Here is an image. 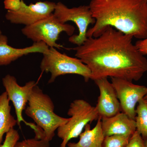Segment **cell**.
I'll return each instance as SVG.
<instances>
[{
  "instance_id": "obj_15",
  "label": "cell",
  "mask_w": 147,
  "mask_h": 147,
  "mask_svg": "<svg viewBox=\"0 0 147 147\" xmlns=\"http://www.w3.org/2000/svg\"><path fill=\"white\" fill-rule=\"evenodd\" d=\"M9 101L6 92L0 95V146L4 135L17 124V119L11 113Z\"/></svg>"
},
{
  "instance_id": "obj_8",
  "label": "cell",
  "mask_w": 147,
  "mask_h": 147,
  "mask_svg": "<svg viewBox=\"0 0 147 147\" xmlns=\"http://www.w3.org/2000/svg\"><path fill=\"white\" fill-rule=\"evenodd\" d=\"M2 83L9 100L12 102L14 106L17 124L20 126L21 123L23 122L33 129L36 138L40 139L42 136V129L34 123L26 121L23 116V112L26 107L29 96L36 83L34 81H30L22 86L18 84L16 78L10 74H7L3 78Z\"/></svg>"
},
{
  "instance_id": "obj_19",
  "label": "cell",
  "mask_w": 147,
  "mask_h": 147,
  "mask_svg": "<svg viewBox=\"0 0 147 147\" xmlns=\"http://www.w3.org/2000/svg\"><path fill=\"white\" fill-rule=\"evenodd\" d=\"M19 139L20 135L18 131L11 129L6 134L5 139L0 147H14Z\"/></svg>"
},
{
  "instance_id": "obj_10",
  "label": "cell",
  "mask_w": 147,
  "mask_h": 147,
  "mask_svg": "<svg viewBox=\"0 0 147 147\" xmlns=\"http://www.w3.org/2000/svg\"><path fill=\"white\" fill-rule=\"evenodd\" d=\"M56 4L53 2L45 1L28 5L22 0L20 9L16 11H7L5 18L12 24L30 26L53 13Z\"/></svg>"
},
{
  "instance_id": "obj_20",
  "label": "cell",
  "mask_w": 147,
  "mask_h": 147,
  "mask_svg": "<svg viewBox=\"0 0 147 147\" xmlns=\"http://www.w3.org/2000/svg\"><path fill=\"white\" fill-rule=\"evenodd\" d=\"M125 147H146L144 140L141 134L136 130L130 138L128 144Z\"/></svg>"
},
{
  "instance_id": "obj_4",
  "label": "cell",
  "mask_w": 147,
  "mask_h": 147,
  "mask_svg": "<svg viewBox=\"0 0 147 147\" xmlns=\"http://www.w3.org/2000/svg\"><path fill=\"white\" fill-rule=\"evenodd\" d=\"M42 55L40 68L42 71L51 74L49 84L53 83L58 76L67 74L82 76L86 82L91 79V71L80 59L62 54L53 47H49Z\"/></svg>"
},
{
  "instance_id": "obj_26",
  "label": "cell",
  "mask_w": 147,
  "mask_h": 147,
  "mask_svg": "<svg viewBox=\"0 0 147 147\" xmlns=\"http://www.w3.org/2000/svg\"><path fill=\"white\" fill-rule=\"evenodd\" d=\"M146 1H147V0H146Z\"/></svg>"
},
{
  "instance_id": "obj_6",
  "label": "cell",
  "mask_w": 147,
  "mask_h": 147,
  "mask_svg": "<svg viewBox=\"0 0 147 147\" xmlns=\"http://www.w3.org/2000/svg\"><path fill=\"white\" fill-rule=\"evenodd\" d=\"M74 31L75 28L73 26L62 24L53 13L22 29V33L34 42H42L48 47L59 49L63 46L56 42L61 33L65 32L68 36H71Z\"/></svg>"
},
{
  "instance_id": "obj_16",
  "label": "cell",
  "mask_w": 147,
  "mask_h": 147,
  "mask_svg": "<svg viewBox=\"0 0 147 147\" xmlns=\"http://www.w3.org/2000/svg\"><path fill=\"white\" fill-rule=\"evenodd\" d=\"M136 113V130L143 139H147V103L144 98L138 102Z\"/></svg>"
},
{
  "instance_id": "obj_3",
  "label": "cell",
  "mask_w": 147,
  "mask_h": 147,
  "mask_svg": "<svg viewBox=\"0 0 147 147\" xmlns=\"http://www.w3.org/2000/svg\"><path fill=\"white\" fill-rule=\"evenodd\" d=\"M54 109L55 105L51 98L36 84L29 96L25 113L43 131L44 139L50 142L54 138L55 131L69 119V118L58 115Z\"/></svg>"
},
{
  "instance_id": "obj_7",
  "label": "cell",
  "mask_w": 147,
  "mask_h": 147,
  "mask_svg": "<svg viewBox=\"0 0 147 147\" xmlns=\"http://www.w3.org/2000/svg\"><path fill=\"white\" fill-rule=\"evenodd\" d=\"M53 13L62 24L71 21L76 24L79 30V34L69 37V41L77 46L83 45L86 40L88 27L90 24H94L96 22L89 5L68 8L62 3L59 2L56 4Z\"/></svg>"
},
{
  "instance_id": "obj_14",
  "label": "cell",
  "mask_w": 147,
  "mask_h": 147,
  "mask_svg": "<svg viewBox=\"0 0 147 147\" xmlns=\"http://www.w3.org/2000/svg\"><path fill=\"white\" fill-rule=\"evenodd\" d=\"M105 136L102 132L101 118L99 117L95 126L91 129L90 125L88 124L84 132L79 136L77 143L69 142L67 147H102Z\"/></svg>"
},
{
  "instance_id": "obj_17",
  "label": "cell",
  "mask_w": 147,
  "mask_h": 147,
  "mask_svg": "<svg viewBox=\"0 0 147 147\" xmlns=\"http://www.w3.org/2000/svg\"><path fill=\"white\" fill-rule=\"evenodd\" d=\"M131 137L123 135H112L104 138L102 147H125Z\"/></svg>"
},
{
  "instance_id": "obj_18",
  "label": "cell",
  "mask_w": 147,
  "mask_h": 147,
  "mask_svg": "<svg viewBox=\"0 0 147 147\" xmlns=\"http://www.w3.org/2000/svg\"><path fill=\"white\" fill-rule=\"evenodd\" d=\"M14 147H50V142L36 138L25 139L16 143Z\"/></svg>"
},
{
  "instance_id": "obj_22",
  "label": "cell",
  "mask_w": 147,
  "mask_h": 147,
  "mask_svg": "<svg viewBox=\"0 0 147 147\" xmlns=\"http://www.w3.org/2000/svg\"><path fill=\"white\" fill-rule=\"evenodd\" d=\"M135 45L140 53L144 55H147V37L137 40Z\"/></svg>"
},
{
  "instance_id": "obj_25",
  "label": "cell",
  "mask_w": 147,
  "mask_h": 147,
  "mask_svg": "<svg viewBox=\"0 0 147 147\" xmlns=\"http://www.w3.org/2000/svg\"><path fill=\"white\" fill-rule=\"evenodd\" d=\"M1 34H2L1 31V30H0V35H1Z\"/></svg>"
},
{
  "instance_id": "obj_2",
  "label": "cell",
  "mask_w": 147,
  "mask_h": 147,
  "mask_svg": "<svg viewBox=\"0 0 147 147\" xmlns=\"http://www.w3.org/2000/svg\"><path fill=\"white\" fill-rule=\"evenodd\" d=\"M89 5L96 22L87 37H97L108 26L139 40L147 37L146 0H91Z\"/></svg>"
},
{
  "instance_id": "obj_24",
  "label": "cell",
  "mask_w": 147,
  "mask_h": 147,
  "mask_svg": "<svg viewBox=\"0 0 147 147\" xmlns=\"http://www.w3.org/2000/svg\"><path fill=\"white\" fill-rule=\"evenodd\" d=\"M145 141V144H146V147H147V139H144Z\"/></svg>"
},
{
  "instance_id": "obj_12",
  "label": "cell",
  "mask_w": 147,
  "mask_h": 147,
  "mask_svg": "<svg viewBox=\"0 0 147 147\" xmlns=\"http://www.w3.org/2000/svg\"><path fill=\"white\" fill-rule=\"evenodd\" d=\"M49 47L42 42H34L31 46L23 48H16L8 44L6 36L0 35V66L7 65L24 55L30 53L45 54Z\"/></svg>"
},
{
  "instance_id": "obj_9",
  "label": "cell",
  "mask_w": 147,
  "mask_h": 147,
  "mask_svg": "<svg viewBox=\"0 0 147 147\" xmlns=\"http://www.w3.org/2000/svg\"><path fill=\"white\" fill-rule=\"evenodd\" d=\"M111 83L115 90L122 112L135 120L136 105L147 94V87L119 78H111Z\"/></svg>"
},
{
  "instance_id": "obj_11",
  "label": "cell",
  "mask_w": 147,
  "mask_h": 147,
  "mask_svg": "<svg viewBox=\"0 0 147 147\" xmlns=\"http://www.w3.org/2000/svg\"><path fill=\"white\" fill-rule=\"evenodd\" d=\"M100 91L96 107L99 117L108 118L121 112L120 104L115 90L108 78H99L94 80Z\"/></svg>"
},
{
  "instance_id": "obj_21",
  "label": "cell",
  "mask_w": 147,
  "mask_h": 147,
  "mask_svg": "<svg viewBox=\"0 0 147 147\" xmlns=\"http://www.w3.org/2000/svg\"><path fill=\"white\" fill-rule=\"evenodd\" d=\"M22 0H4L5 8L7 11H16L21 8Z\"/></svg>"
},
{
  "instance_id": "obj_5",
  "label": "cell",
  "mask_w": 147,
  "mask_h": 147,
  "mask_svg": "<svg viewBox=\"0 0 147 147\" xmlns=\"http://www.w3.org/2000/svg\"><path fill=\"white\" fill-rule=\"evenodd\" d=\"M67 115L71 117L69 120L57 129L58 137L62 140L60 147H66L71 139L80 136L88 124L97 120L99 117L96 107L83 99L74 100Z\"/></svg>"
},
{
  "instance_id": "obj_23",
  "label": "cell",
  "mask_w": 147,
  "mask_h": 147,
  "mask_svg": "<svg viewBox=\"0 0 147 147\" xmlns=\"http://www.w3.org/2000/svg\"><path fill=\"white\" fill-rule=\"evenodd\" d=\"M144 99L147 103V94L146 95L144 96Z\"/></svg>"
},
{
  "instance_id": "obj_1",
  "label": "cell",
  "mask_w": 147,
  "mask_h": 147,
  "mask_svg": "<svg viewBox=\"0 0 147 147\" xmlns=\"http://www.w3.org/2000/svg\"><path fill=\"white\" fill-rule=\"evenodd\" d=\"M133 37L108 26L97 37L72 48L91 71L92 80L110 77L138 81L147 72V59L132 42Z\"/></svg>"
},
{
  "instance_id": "obj_13",
  "label": "cell",
  "mask_w": 147,
  "mask_h": 147,
  "mask_svg": "<svg viewBox=\"0 0 147 147\" xmlns=\"http://www.w3.org/2000/svg\"><path fill=\"white\" fill-rule=\"evenodd\" d=\"M101 125L105 137L112 135L131 137L136 131L135 120L130 118L122 112L110 117L101 118Z\"/></svg>"
}]
</instances>
